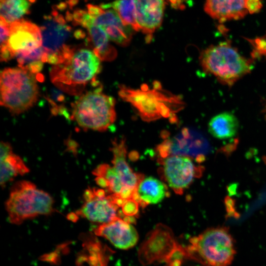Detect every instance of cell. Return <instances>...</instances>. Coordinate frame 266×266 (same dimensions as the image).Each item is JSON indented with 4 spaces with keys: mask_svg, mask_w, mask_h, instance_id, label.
I'll return each instance as SVG.
<instances>
[{
    "mask_svg": "<svg viewBox=\"0 0 266 266\" xmlns=\"http://www.w3.org/2000/svg\"><path fill=\"white\" fill-rule=\"evenodd\" d=\"M101 69V60L93 50L76 48L68 59L53 65L50 76L52 82L60 89L79 95L88 84L98 85L96 77Z\"/></svg>",
    "mask_w": 266,
    "mask_h": 266,
    "instance_id": "1",
    "label": "cell"
},
{
    "mask_svg": "<svg viewBox=\"0 0 266 266\" xmlns=\"http://www.w3.org/2000/svg\"><path fill=\"white\" fill-rule=\"evenodd\" d=\"M152 89L145 84L140 89H133L124 85L119 86L118 95L137 110L141 118L151 122L161 118L176 120L175 114L184 107L180 96L163 90L161 83L155 81Z\"/></svg>",
    "mask_w": 266,
    "mask_h": 266,
    "instance_id": "2",
    "label": "cell"
},
{
    "mask_svg": "<svg viewBox=\"0 0 266 266\" xmlns=\"http://www.w3.org/2000/svg\"><path fill=\"white\" fill-rule=\"evenodd\" d=\"M6 49L19 67L33 74H39L46 63L40 27L31 21L20 19L9 24Z\"/></svg>",
    "mask_w": 266,
    "mask_h": 266,
    "instance_id": "3",
    "label": "cell"
},
{
    "mask_svg": "<svg viewBox=\"0 0 266 266\" xmlns=\"http://www.w3.org/2000/svg\"><path fill=\"white\" fill-rule=\"evenodd\" d=\"M185 256L205 266H229L236 250L234 241L226 227L209 228L190 238Z\"/></svg>",
    "mask_w": 266,
    "mask_h": 266,
    "instance_id": "4",
    "label": "cell"
},
{
    "mask_svg": "<svg viewBox=\"0 0 266 266\" xmlns=\"http://www.w3.org/2000/svg\"><path fill=\"white\" fill-rule=\"evenodd\" d=\"M253 60L240 55L229 42L210 46L200 56L203 70L229 87L251 72Z\"/></svg>",
    "mask_w": 266,
    "mask_h": 266,
    "instance_id": "5",
    "label": "cell"
},
{
    "mask_svg": "<svg viewBox=\"0 0 266 266\" xmlns=\"http://www.w3.org/2000/svg\"><path fill=\"white\" fill-rule=\"evenodd\" d=\"M43 80L20 67H8L0 73V105L13 114H18L30 108L38 97L37 80Z\"/></svg>",
    "mask_w": 266,
    "mask_h": 266,
    "instance_id": "6",
    "label": "cell"
},
{
    "mask_svg": "<svg viewBox=\"0 0 266 266\" xmlns=\"http://www.w3.org/2000/svg\"><path fill=\"white\" fill-rule=\"evenodd\" d=\"M54 204L48 193L30 181L22 180L12 186L5 206L9 222L20 225L28 219L51 214L55 211Z\"/></svg>",
    "mask_w": 266,
    "mask_h": 266,
    "instance_id": "7",
    "label": "cell"
},
{
    "mask_svg": "<svg viewBox=\"0 0 266 266\" xmlns=\"http://www.w3.org/2000/svg\"><path fill=\"white\" fill-rule=\"evenodd\" d=\"M115 101L101 88L82 94L73 104L71 118L84 130L103 132L115 121Z\"/></svg>",
    "mask_w": 266,
    "mask_h": 266,
    "instance_id": "8",
    "label": "cell"
},
{
    "mask_svg": "<svg viewBox=\"0 0 266 266\" xmlns=\"http://www.w3.org/2000/svg\"><path fill=\"white\" fill-rule=\"evenodd\" d=\"M42 46L46 54V63L53 65L63 63L68 59L76 48L69 41L71 38V28L64 17L56 10L44 16L40 27Z\"/></svg>",
    "mask_w": 266,
    "mask_h": 266,
    "instance_id": "9",
    "label": "cell"
},
{
    "mask_svg": "<svg viewBox=\"0 0 266 266\" xmlns=\"http://www.w3.org/2000/svg\"><path fill=\"white\" fill-rule=\"evenodd\" d=\"M83 197L82 206L75 213L68 214L69 220L76 221L80 217L101 224L118 217L117 210L120 206L114 195H107L103 189L88 188L84 191Z\"/></svg>",
    "mask_w": 266,
    "mask_h": 266,
    "instance_id": "10",
    "label": "cell"
},
{
    "mask_svg": "<svg viewBox=\"0 0 266 266\" xmlns=\"http://www.w3.org/2000/svg\"><path fill=\"white\" fill-rule=\"evenodd\" d=\"M181 246L175 241L173 233L167 226L158 225L141 245L139 256L146 264L153 261H169Z\"/></svg>",
    "mask_w": 266,
    "mask_h": 266,
    "instance_id": "11",
    "label": "cell"
},
{
    "mask_svg": "<svg viewBox=\"0 0 266 266\" xmlns=\"http://www.w3.org/2000/svg\"><path fill=\"white\" fill-rule=\"evenodd\" d=\"M87 7L91 23L101 28L110 40L123 47L129 45L134 30L123 24L115 10L91 4Z\"/></svg>",
    "mask_w": 266,
    "mask_h": 266,
    "instance_id": "12",
    "label": "cell"
},
{
    "mask_svg": "<svg viewBox=\"0 0 266 266\" xmlns=\"http://www.w3.org/2000/svg\"><path fill=\"white\" fill-rule=\"evenodd\" d=\"M162 165L165 180L177 194H182L196 177L197 167L191 159L185 155H168L163 158Z\"/></svg>",
    "mask_w": 266,
    "mask_h": 266,
    "instance_id": "13",
    "label": "cell"
},
{
    "mask_svg": "<svg viewBox=\"0 0 266 266\" xmlns=\"http://www.w3.org/2000/svg\"><path fill=\"white\" fill-rule=\"evenodd\" d=\"M94 232L95 235L104 237L116 248L123 250L133 247L138 239V233L131 223L119 217L100 224Z\"/></svg>",
    "mask_w": 266,
    "mask_h": 266,
    "instance_id": "14",
    "label": "cell"
},
{
    "mask_svg": "<svg viewBox=\"0 0 266 266\" xmlns=\"http://www.w3.org/2000/svg\"><path fill=\"white\" fill-rule=\"evenodd\" d=\"M136 16L140 30L150 42L162 22L165 0H135Z\"/></svg>",
    "mask_w": 266,
    "mask_h": 266,
    "instance_id": "15",
    "label": "cell"
},
{
    "mask_svg": "<svg viewBox=\"0 0 266 266\" xmlns=\"http://www.w3.org/2000/svg\"><path fill=\"white\" fill-rule=\"evenodd\" d=\"M78 25L87 29L93 50L101 61L110 62L116 58L117 50L110 43L106 33L101 28L91 23L88 12L83 14Z\"/></svg>",
    "mask_w": 266,
    "mask_h": 266,
    "instance_id": "16",
    "label": "cell"
},
{
    "mask_svg": "<svg viewBox=\"0 0 266 266\" xmlns=\"http://www.w3.org/2000/svg\"><path fill=\"white\" fill-rule=\"evenodd\" d=\"M97 184L109 193L123 200L133 199L135 192L125 186L120 175L113 166L106 164L98 166L93 171Z\"/></svg>",
    "mask_w": 266,
    "mask_h": 266,
    "instance_id": "17",
    "label": "cell"
},
{
    "mask_svg": "<svg viewBox=\"0 0 266 266\" xmlns=\"http://www.w3.org/2000/svg\"><path fill=\"white\" fill-rule=\"evenodd\" d=\"M246 0H206L204 11L212 18L223 23L242 19L249 12Z\"/></svg>",
    "mask_w": 266,
    "mask_h": 266,
    "instance_id": "18",
    "label": "cell"
},
{
    "mask_svg": "<svg viewBox=\"0 0 266 266\" xmlns=\"http://www.w3.org/2000/svg\"><path fill=\"white\" fill-rule=\"evenodd\" d=\"M0 184L2 187L16 176L23 175L30 171L22 158L13 153L11 145L7 142H0Z\"/></svg>",
    "mask_w": 266,
    "mask_h": 266,
    "instance_id": "19",
    "label": "cell"
},
{
    "mask_svg": "<svg viewBox=\"0 0 266 266\" xmlns=\"http://www.w3.org/2000/svg\"><path fill=\"white\" fill-rule=\"evenodd\" d=\"M168 192L166 185L152 177H143L139 182L133 199L142 206L157 204L162 201Z\"/></svg>",
    "mask_w": 266,
    "mask_h": 266,
    "instance_id": "20",
    "label": "cell"
},
{
    "mask_svg": "<svg viewBox=\"0 0 266 266\" xmlns=\"http://www.w3.org/2000/svg\"><path fill=\"white\" fill-rule=\"evenodd\" d=\"M111 150L113 154L112 166L116 169L126 187L135 192L137 186L144 177L141 174L134 172L126 161V146L123 139L112 142Z\"/></svg>",
    "mask_w": 266,
    "mask_h": 266,
    "instance_id": "21",
    "label": "cell"
},
{
    "mask_svg": "<svg viewBox=\"0 0 266 266\" xmlns=\"http://www.w3.org/2000/svg\"><path fill=\"white\" fill-rule=\"evenodd\" d=\"M209 133L214 137L226 139L234 137L239 128L236 116L229 112H224L213 116L208 125Z\"/></svg>",
    "mask_w": 266,
    "mask_h": 266,
    "instance_id": "22",
    "label": "cell"
},
{
    "mask_svg": "<svg viewBox=\"0 0 266 266\" xmlns=\"http://www.w3.org/2000/svg\"><path fill=\"white\" fill-rule=\"evenodd\" d=\"M103 8L115 10L123 24L138 32L140 30L136 16L135 0H116L110 3L100 5Z\"/></svg>",
    "mask_w": 266,
    "mask_h": 266,
    "instance_id": "23",
    "label": "cell"
},
{
    "mask_svg": "<svg viewBox=\"0 0 266 266\" xmlns=\"http://www.w3.org/2000/svg\"><path fill=\"white\" fill-rule=\"evenodd\" d=\"M30 8V3L28 0H0V18L11 24L28 14Z\"/></svg>",
    "mask_w": 266,
    "mask_h": 266,
    "instance_id": "24",
    "label": "cell"
},
{
    "mask_svg": "<svg viewBox=\"0 0 266 266\" xmlns=\"http://www.w3.org/2000/svg\"><path fill=\"white\" fill-rule=\"evenodd\" d=\"M253 47L252 59L266 56V34L253 39H248Z\"/></svg>",
    "mask_w": 266,
    "mask_h": 266,
    "instance_id": "25",
    "label": "cell"
},
{
    "mask_svg": "<svg viewBox=\"0 0 266 266\" xmlns=\"http://www.w3.org/2000/svg\"><path fill=\"white\" fill-rule=\"evenodd\" d=\"M139 203L133 199L127 200L121 206L123 213L128 217H133L138 212Z\"/></svg>",
    "mask_w": 266,
    "mask_h": 266,
    "instance_id": "26",
    "label": "cell"
},
{
    "mask_svg": "<svg viewBox=\"0 0 266 266\" xmlns=\"http://www.w3.org/2000/svg\"><path fill=\"white\" fill-rule=\"evenodd\" d=\"M246 8L250 13L259 11L262 7L260 0H246Z\"/></svg>",
    "mask_w": 266,
    "mask_h": 266,
    "instance_id": "27",
    "label": "cell"
},
{
    "mask_svg": "<svg viewBox=\"0 0 266 266\" xmlns=\"http://www.w3.org/2000/svg\"><path fill=\"white\" fill-rule=\"evenodd\" d=\"M264 110L266 111V106H265V108L264 109Z\"/></svg>",
    "mask_w": 266,
    "mask_h": 266,
    "instance_id": "28",
    "label": "cell"
}]
</instances>
